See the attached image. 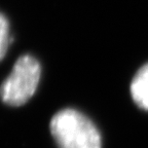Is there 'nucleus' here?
Here are the masks:
<instances>
[{
	"instance_id": "3",
	"label": "nucleus",
	"mask_w": 148,
	"mask_h": 148,
	"mask_svg": "<svg viewBox=\"0 0 148 148\" xmlns=\"http://www.w3.org/2000/svg\"><path fill=\"white\" fill-rule=\"evenodd\" d=\"M131 95L140 108L148 110V63L138 70L133 78Z\"/></svg>"
},
{
	"instance_id": "1",
	"label": "nucleus",
	"mask_w": 148,
	"mask_h": 148,
	"mask_svg": "<svg viewBox=\"0 0 148 148\" xmlns=\"http://www.w3.org/2000/svg\"><path fill=\"white\" fill-rule=\"evenodd\" d=\"M51 133L60 148H101V136L90 118L75 109H63L51 120Z\"/></svg>"
},
{
	"instance_id": "2",
	"label": "nucleus",
	"mask_w": 148,
	"mask_h": 148,
	"mask_svg": "<svg viewBox=\"0 0 148 148\" xmlns=\"http://www.w3.org/2000/svg\"><path fill=\"white\" fill-rule=\"evenodd\" d=\"M40 75V64L34 57L29 55L20 57L0 86L1 100L10 106L24 105L36 92Z\"/></svg>"
},
{
	"instance_id": "4",
	"label": "nucleus",
	"mask_w": 148,
	"mask_h": 148,
	"mask_svg": "<svg viewBox=\"0 0 148 148\" xmlns=\"http://www.w3.org/2000/svg\"><path fill=\"white\" fill-rule=\"evenodd\" d=\"M12 39L9 36V25L6 18L0 12V61L4 58Z\"/></svg>"
}]
</instances>
